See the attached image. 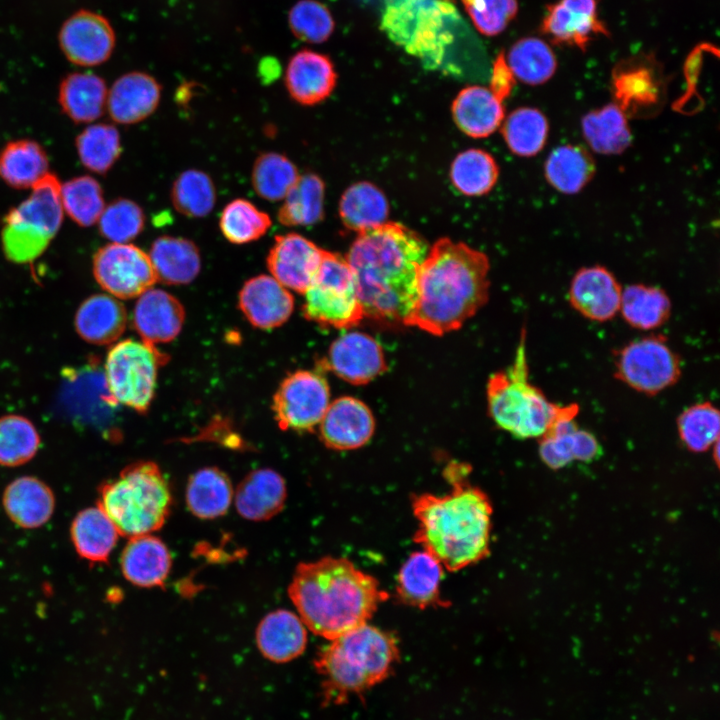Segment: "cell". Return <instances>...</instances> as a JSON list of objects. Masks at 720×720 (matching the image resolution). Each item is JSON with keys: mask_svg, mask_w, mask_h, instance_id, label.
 <instances>
[{"mask_svg": "<svg viewBox=\"0 0 720 720\" xmlns=\"http://www.w3.org/2000/svg\"><path fill=\"white\" fill-rule=\"evenodd\" d=\"M61 201L64 212L84 227L97 223L106 206L102 188L91 176H78L61 185Z\"/></svg>", "mask_w": 720, "mask_h": 720, "instance_id": "cell-52", "label": "cell"}, {"mask_svg": "<svg viewBox=\"0 0 720 720\" xmlns=\"http://www.w3.org/2000/svg\"><path fill=\"white\" fill-rule=\"evenodd\" d=\"M553 40L585 47L592 35L605 32L597 19L595 0H559L543 21Z\"/></svg>", "mask_w": 720, "mask_h": 720, "instance_id": "cell-30", "label": "cell"}, {"mask_svg": "<svg viewBox=\"0 0 720 720\" xmlns=\"http://www.w3.org/2000/svg\"><path fill=\"white\" fill-rule=\"evenodd\" d=\"M539 440L540 457L552 469L562 468L574 460L590 461L600 453L596 437L580 429L575 418L557 422Z\"/></svg>", "mask_w": 720, "mask_h": 720, "instance_id": "cell-32", "label": "cell"}, {"mask_svg": "<svg viewBox=\"0 0 720 720\" xmlns=\"http://www.w3.org/2000/svg\"><path fill=\"white\" fill-rule=\"evenodd\" d=\"M671 307V300L663 289L632 284L622 290L619 313L631 327L649 331L668 321Z\"/></svg>", "mask_w": 720, "mask_h": 720, "instance_id": "cell-39", "label": "cell"}, {"mask_svg": "<svg viewBox=\"0 0 720 720\" xmlns=\"http://www.w3.org/2000/svg\"><path fill=\"white\" fill-rule=\"evenodd\" d=\"M124 577L140 587L164 584L171 569V555L165 543L151 534L129 538L120 559Z\"/></svg>", "mask_w": 720, "mask_h": 720, "instance_id": "cell-27", "label": "cell"}, {"mask_svg": "<svg viewBox=\"0 0 720 720\" xmlns=\"http://www.w3.org/2000/svg\"><path fill=\"white\" fill-rule=\"evenodd\" d=\"M329 641L314 659L325 704L362 694L388 678L399 661L394 635L368 623Z\"/></svg>", "mask_w": 720, "mask_h": 720, "instance_id": "cell-6", "label": "cell"}, {"mask_svg": "<svg viewBox=\"0 0 720 720\" xmlns=\"http://www.w3.org/2000/svg\"><path fill=\"white\" fill-rule=\"evenodd\" d=\"M118 531L99 507L79 512L71 525V538L77 553L91 562H105L114 549Z\"/></svg>", "mask_w": 720, "mask_h": 720, "instance_id": "cell-35", "label": "cell"}, {"mask_svg": "<svg viewBox=\"0 0 720 720\" xmlns=\"http://www.w3.org/2000/svg\"><path fill=\"white\" fill-rule=\"evenodd\" d=\"M323 251L300 234L277 235L266 258L267 268L285 288L304 294L318 270Z\"/></svg>", "mask_w": 720, "mask_h": 720, "instance_id": "cell-17", "label": "cell"}, {"mask_svg": "<svg viewBox=\"0 0 720 720\" xmlns=\"http://www.w3.org/2000/svg\"><path fill=\"white\" fill-rule=\"evenodd\" d=\"M514 85V75L503 55H499L493 64L490 77V90L502 101L509 96Z\"/></svg>", "mask_w": 720, "mask_h": 720, "instance_id": "cell-57", "label": "cell"}, {"mask_svg": "<svg viewBox=\"0 0 720 720\" xmlns=\"http://www.w3.org/2000/svg\"><path fill=\"white\" fill-rule=\"evenodd\" d=\"M499 168L495 159L481 149L459 153L450 169V179L458 191L467 196H481L496 184Z\"/></svg>", "mask_w": 720, "mask_h": 720, "instance_id": "cell-45", "label": "cell"}, {"mask_svg": "<svg viewBox=\"0 0 720 720\" xmlns=\"http://www.w3.org/2000/svg\"><path fill=\"white\" fill-rule=\"evenodd\" d=\"M3 506L16 525L33 529L43 526L51 518L55 499L52 490L44 482L24 476L13 480L6 487Z\"/></svg>", "mask_w": 720, "mask_h": 720, "instance_id": "cell-29", "label": "cell"}, {"mask_svg": "<svg viewBox=\"0 0 720 720\" xmlns=\"http://www.w3.org/2000/svg\"><path fill=\"white\" fill-rule=\"evenodd\" d=\"M389 205L383 192L370 182H358L343 193L339 203L342 223L361 232L386 222Z\"/></svg>", "mask_w": 720, "mask_h": 720, "instance_id": "cell-41", "label": "cell"}, {"mask_svg": "<svg viewBox=\"0 0 720 720\" xmlns=\"http://www.w3.org/2000/svg\"><path fill=\"white\" fill-rule=\"evenodd\" d=\"M261 654L275 663L289 662L300 656L307 644V627L299 615L285 609L267 614L256 629Z\"/></svg>", "mask_w": 720, "mask_h": 720, "instance_id": "cell-25", "label": "cell"}, {"mask_svg": "<svg viewBox=\"0 0 720 720\" xmlns=\"http://www.w3.org/2000/svg\"><path fill=\"white\" fill-rule=\"evenodd\" d=\"M622 290L618 280L605 267H584L571 280L568 300L584 318L606 322L619 313Z\"/></svg>", "mask_w": 720, "mask_h": 720, "instance_id": "cell-18", "label": "cell"}, {"mask_svg": "<svg viewBox=\"0 0 720 720\" xmlns=\"http://www.w3.org/2000/svg\"><path fill=\"white\" fill-rule=\"evenodd\" d=\"M375 420L361 400L344 396L329 404L320 424L323 443L335 450H352L364 446L372 437Z\"/></svg>", "mask_w": 720, "mask_h": 720, "instance_id": "cell-19", "label": "cell"}, {"mask_svg": "<svg viewBox=\"0 0 720 720\" xmlns=\"http://www.w3.org/2000/svg\"><path fill=\"white\" fill-rule=\"evenodd\" d=\"M336 81L337 74L330 59L311 50L297 52L285 72V86L290 97L306 106L324 101Z\"/></svg>", "mask_w": 720, "mask_h": 720, "instance_id": "cell-22", "label": "cell"}, {"mask_svg": "<svg viewBox=\"0 0 720 720\" xmlns=\"http://www.w3.org/2000/svg\"><path fill=\"white\" fill-rule=\"evenodd\" d=\"M681 441L693 452H704L719 440L720 414L710 402L689 406L677 418Z\"/></svg>", "mask_w": 720, "mask_h": 720, "instance_id": "cell-53", "label": "cell"}, {"mask_svg": "<svg viewBox=\"0 0 720 720\" xmlns=\"http://www.w3.org/2000/svg\"><path fill=\"white\" fill-rule=\"evenodd\" d=\"M100 233L111 243H129L143 230L145 215L130 199H116L105 206L98 220Z\"/></svg>", "mask_w": 720, "mask_h": 720, "instance_id": "cell-54", "label": "cell"}, {"mask_svg": "<svg viewBox=\"0 0 720 720\" xmlns=\"http://www.w3.org/2000/svg\"><path fill=\"white\" fill-rule=\"evenodd\" d=\"M548 131L545 115L532 107L514 110L502 127V135L509 149L523 157L534 156L543 149Z\"/></svg>", "mask_w": 720, "mask_h": 720, "instance_id": "cell-44", "label": "cell"}, {"mask_svg": "<svg viewBox=\"0 0 720 720\" xmlns=\"http://www.w3.org/2000/svg\"><path fill=\"white\" fill-rule=\"evenodd\" d=\"M525 338L523 329L513 363L489 377L488 411L494 423L514 437L539 439L557 422L576 418L579 406L553 403L530 382Z\"/></svg>", "mask_w": 720, "mask_h": 720, "instance_id": "cell-7", "label": "cell"}, {"mask_svg": "<svg viewBox=\"0 0 720 720\" xmlns=\"http://www.w3.org/2000/svg\"><path fill=\"white\" fill-rule=\"evenodd\" d=\"M427 242L406 226L385 222L358 233L345 256L364 317L404 324L417 298L419 268Z\"/></svg>", "mask_w": 720, "mask_h": 720, "instance_id": "cell-1", "label": "cell"}, {"mask_svg": "<svg viewBox=\"0 0 720 720\" xmlns=\"http://www.w3.org/2000/svg\"><path fill=\"white\" fill-rule=\"evenodd\" d=\"M48 167L45 150L30 139L9 142L0 152V177L17 189L32 188L49 173Z\"/></svg>", "mask_w": 720, "mask_h": 720, "instance_id": "cell-37", "label": "cell"}, {"mask_svg": "<svg viewBox=\"0 0 720 720\" xmlns=\"http://www.w3.org/2000/svg\"><path fill=\"white\" fill-rule=\"evenodd\" d=\"M444 567L429 552L415 551L402 564L396 584L399 599L412 607L441 606L440 584Z\"/></svg>", "mask_w": 720, "mask_h": 720, "instance_id": "cell-24", "label": "cell"}, {"mask_svg": "<svg viewBox=\"0 0 720 720\" xmlns=\"http://www.w3.org/2000/svg\"><path fill=\"white\" fill-rule=\"evenodd\" d=\"M380 26L394 44L429 70L460 73L456 61L464 53L482 52L451 0H383Z\"/></svg>", "mask_w": 720, "mask_h": 720, "instance_id": "cell-5", "label": "cell"}, {"mask_svg": "<svg viewBox=\"0 0 720 720\" xmlns=\"http://www.w3.org/2000/svg\"><path fill=\"white\" fill-rule=\"evenodd\" d=\"M596 166L591 154L579 145L556 147L544 165L547 181L557 191L575 194L593 178Z\"/></svg>", "mask_w": 720, "mask_h": 720, "instance_id": "cell-38", "label": "cell"}, {"mask_svg": "<svg viewBox=\"0 0 720 720\" xmlns=\"http://www.w3.org/2000/svg\"><path fill=\"white\" fill-rule=\"evenodd\" d=\"M616 104L627 113L647 112L660 99L659 82L645 65L631 64L617 69L613 77Z\"/></svg>", "mask_w": 720, "mask_h": 720, "instance_id": "cell-43", "label": "cell"}, {"mask_svg": "<svg viewBox=\"0 0 720 720\" xmlns=\"http://www.w3.org/2000/svg\"><path fill=\"white\" fill-rule=\"evenodd\" d=\"M60 47L66 58L79 66H96L111 56L115 47V33L102 15L79 10L62 25Z\"/></svg>", "mask_w": 720, "mask_h": 720, "instance_id": "cell-15", "label": "cell"}, {"mask_svg": "<svg viewBox=\"0 0 720 720\" xmlns=\"http://www.w3.org/2000/svg\"><path fill=\"white\" fill-rule=\"evenodd\" d=\"M288 595L305 626L328 640L368 623L388 598L373 576L331 556L300 563Z\"/></svg>", "mask_w": 720, "mask_h": 720, "instance_id": "cell-4", "label": "cell"}, {"mask_svg": "<svg viewBox=\"0 0 720 720\" xmlns=\"http://www.w3.org/2000/svg\"><path fill=\"white\" fill-rule=\"evenodd\" d=\"M330 404V389L320 371L297 370L280 383L272 410L282 430L311 432Z\"/></svg>", "mask_w": 720, "mask_h": 720, "instance_id": "cell-13", "label": "cell"}, {"mask_svg": "<svg viewBox=\"0 0 720 720\" xmlns=\"http://www.w3.org/2000/svg\"><path fill=\"white\" fill-rule=\"evenodd\" d=\"M452 115L463 133L472 138H484L501 125L505 110L502 100L489 88L469 86L454 99Z\"/></svg>", "mask_w": 720, "mask_h": 720, "instance_id": "cell-31", "label": "cell"}, {"mask_svg": "<svg viewBox=\"0 0 720 720\" xmlns=\"http://www.w3.org/2000/svg\"><path fill=\"white\" fill-rule=\"evenodd\" d=\"M271 225V218L266 212L243 198L230 201L219 219V227L225 239L237 245L260 239Z\"/></svg>", "mask_w": 720, "mask_h": 720, "instance_id": "cell-48", "label": "cell"}, {"mask_svg": "<svg viewBox=\"0 0 720 720\" xmlns=\"http://www.w3.org/2000/svg\"><path fill=\"white\" fill-rule=\"evenodd\" d=\"M148 255L157 280L164 284H187L200 272L199 249L186 238L160 236L152 243Z\"/></svg>", "mask_w": 720, "mask_h": 720, "instance_id": "cell-33", "label": "cell"}, {"mask_svg": "<svg viewBox=\"0 0 720 720\" xmlns=\"http://www.w3.org/2000/svg\"><path fill=\"white\" fill-rule=\"evenodd\" d=\"M40 436L26 417L9 414L0 417V465L16 467L30 461L40 446Z\"/></svg>", "mask_w": 720, "mask_h": 720, "instance_id": "cell-51", "label": "cell"}, {"mask_svg": "<svg viewBox=\"0 0 720 720\" xmlns=\"http://www.w3.org/2000/svg\"><path fill=\"white\" fill-rule=\"evenodd\" d=\"M506 62L514 77L530 85L546 82L556 70V59L552 50L537 38L516 42L511 47Z\"/></svg>", "mask_w": 720, "mask_h": 720, "instance_id": "cell-49", "label": "cell"}, {"mask_svg": "<svg viewBox=\"0 0 720 720\" xmlns=\"http://www.w3.org/2000/svg\"><path fill=\"white\" fill-rule=\"evenodd\" d=\"M167 357L155 345L125 339L109 350L104 364V384L115 404L145 413L153 400L157 373Z\"/></svg>", "mask_w": 720, "mask_h": 720, "instance_id": "cell-11", "label": "cell"}, {"mask_svg": "<svg viewBox=\"0 0 720 720\" xmlns=\"http://www.w3.org/2000/svg\"><path fill=\"white\" fill-rule=\"evenodd\" d=\"M295 164L277 152L260 154L252 167L251 182L255 193L270 202L284 199L299 178Z\"/></svg>", "mask_w": 720, "mask_h": 720, "instance_id": "cell-46", "label": "cell"}, {"mask_svg": "<svg viewBox=\"0 0 720 720\" xmlns=\"http://www.w3.org/2000/svg\"><path fill=\"white\" fill-rule=\"evenodd\" d=\"M325 185L314 173L300 175L282 200L278 221L287 227L310 226L324 216Z\"/></svg>", "mask_w": 720, "mask_h": 720, "instance_id": "cell-42", "label": "cell"}, {"mask_svg": "<svg viewBox=\"0 0 720 720\" xmlns=\"http://www.w3.org/2000/svg\"><path fill=\"white\" fill-rule=\"evenodd\" d=\"M105 81L93 73L76 72L61 82L58 101L63 112L76 123H90L101 117L107 104Z\"/></svg>", "mask_w": 720, "mask_h": 720, "instance_id": "cell-34", "label": "cell"}, {"mask_svg": "<svg viewBox=\"0 0 720 720\" xmlns=\"http://www.w3.org/2000/svg\"><path fill=\"white\" fill-rule=\"evenodd\" d=\"M97 283L117 299L139 297L157 281L148 253L130 243H109L93 258Z\"/></svg>", "mask_w": 720, "mask_h": 720, "instance_id": "cell-14", "label": "cell"}, {"mask_svg": "<svg viewBox=\"0 0 720 720\" xmlns=\"http://www.w3.org/2000/svg\"><path fill=\"white\" fill-rule=\"evenodd\" d=\"M287 496L282 476L272 469H258L247 474L235 492V506L245 519L264 521L278 514Z\"/></svg>", "mask_w": 720, "mask_h": 720, "instance_id": "cell-26", "label": "cell"}, {"mask_svg": "<svg viewBox=\"0 0 720 720\" xmlns=\"http://www.w3.org/2000/svg\"><path fill=\"white\" fill-rule=\"evenodd\" d=\"M185 312L172 294L150 288L142 293L133 310V324L141 340L155 345L172 341L180 333Z\"/></svg>", "mask_w": 720, "mask_h": 720, "instance_id": "cell-21", "label": "cell"}, {"mask_svg": "<svg viewBox=\"0 0 720 720\" xmlns=\"http://www.w3.org/2000/svg\"><path fill=\"white\" fill-rule=\"evenodd\" d=\"M75 329L86 342L95 345L114 343L124 332L127 312L123 304L109 294H95L79 306Z\"/></svg>", "mask_w": 720, "mask_h": 720, "instance_id": "cell-28", "label": "cell"}, {"mask_svg": "<svg viewBox=\"0 0 720 720\" xmlns=\"http://www.w3.org/2000/svg\"><path fill=\"white\" fill-rule=\"evenodd\" d=\"M98 506L120 535L132 538L151 534L164 525L171 512L172 493L159 466L141 461L103 484Z\"/></svg>", "mask_w": 720, "mask_h": 720, "instance_id": "cell-8", "label": "cell"}, {"mask_svg": "<svg viewBox=\"0 0 720 720\" xmlns=\"http://www.w3.org/2000/svg\"><path fill=\"white\" fill-rule=\"evenodd\" d=\"M445 474L450 492L413 497L418 521L414 540L445 569L458 571L489 554L492 505L481 489L466 481L464 465L449 464Z\"/></svg>", "mask_w": 720, "mask_h": 720, "instance_id": "cell-3", "label": "cell"}, {"mask_svg": "<svg viewBox=\"0 0 720 720\" xmlns=\"http://www.w3.org/2000/svg\"><path fill=\"white\" fill-rule=\"evenodd\" d=\"M161 86L154 77L143 72H130L119 77L108 91L106 108L110 117L120 124H135L149 117L158 107Z\"/></svg>", "mask_w": 720, "mask_h": 720, "instance_id": "cell-23", "label": "cell"}, {"mask_svg": "<svg viewBox=\"0 0 720 720\" xmlns=\"http://www.w3.org/2000/svg\"><path fill=\"white\" fill-rule=\"evenodd\" d=\"M174 208L189 218L207 216L216 202V189L211 177L197 169L183 171L171 187Z\"/></svg>", "mask_w": 720, "mask_h": 720, "instance_id": "cell-47", "label": "cell"}, {"mask_svg": "<svg viewBox=\"0 0 720 720\" xmlns=\"http://www.w3.org/2000/svg\"><path fill=\"white\" fill-rule=\"evenodd\" d=\"M289 26L301 41L322 43L334 30V20L325 5L316 0H300L289 12Z\"/></svg>", "mask_w": 720, "mask_h": 720, "instance_id": "cell-55", "label": "cell"}, {"mask_svg": "<svg viewBox=\"0 0 720 720\" xmlns=\"http://www.w3.org/2000/svg\"><path fill=\"white\" fill-rule=\"evenodd\" d=\"M474 26L482 34L501 33L517 12L516 0H462Z\"/></svg>", "mask_w": 720, "mask_h": 720, "instance_id": "cell-56", "label": "cell"}, {"mask_svg": "<svg viewBox=\"0 0 720 720\" xmlns=\"http://www.w3.org/2000/svg\"><path fill=\"white\" fill-rule=\"evenodd\" d=\"M614 370L619 381L653 396L678 382L682 366L666 337L656 334L632 340L616 350Z\"/></svg>", "mask_w": 720, "mask_h": 720, "instance_id": "cell-12", "label": "cell"}, {"mask_svg": "<svg viewBox=\"0 0 720 720\" xmlns=\"http://www.w3.org/2000/svg\"><path fill=\"white\" fill-rule=\"evenodd\" d=\"M304 295V317L323 327L348 329L364 318L352 270L345 256L339 253L323 251L318 270Z\"/></svg>", "mask_w": 720, "mask_h": 720, "instance_id": "cell-10", "label": "cell"}, {"mask_svg": "<svg viewBox=\"0 0 720 720\" xmlns=\"http://www.w3.org/2000/svg\"><path fill=\"white\" fill-rule=\"evenodd\" d=\"M76 148L81 163L87 169L104 174L120 156V134L113 125L92 124L78 135Z\"/></svg>", "mask_w": 720, "mask_h": 720, "instance_id": "cell-50", "label": "cell"}, {"mask_svg": "<svg viewBox=\"0 0 720 720\" xmlns=\"http://www.w3.org/2000/svg\"><path fill=\"white\" fill-rule=\"evenodd\" d=\"M233 488L229 477L216 467H205L191 475L186 487L189 510L201 519L224 515L231 504Z\"/></svg>", "mask_w": 720, "mask_h": 720, "instance_id": "cell-36", "label": "cell"}, {"mask_svg": "<svg viewBox=\"0 0 720 720\" xmlns=\"http://www.w3.org/2000/svg\"><path fill=\"white\" fill-rule=\"evenodd\" d=\"M489 268L483 252L437 240L419 268L416 302L404 325L438 336L459 329L488 300Z\"/></svg>", "mask_w": 720, "mask_h": 720, "instance_id": "cell-2", "label": "cell"}, {"mask_svg": "<svg viewBox=\"0 0 720 720\" xmlns=\"http://www.w3.org/2000/svg\"><path fill=\"white\" fill-rule=\"evenodd\" d=\"M321 366L353 385L367 384L387 368L383 349L377 340L356 331L334 340Z\"/></svg>", "mask_w": 720, "mask_h": 720, "instance_id": "cell-16", "label": "cell"}, {"mask_svg": "<svg viewBox=\"0 0 720 720\" xmlns=\"http://www.w3.org/2000/svg\"><path fill=\"white\" fill-rule=\"evenodd\" d=\"M581 125L584 138L597 153L619 154L631 144L626 114L616 103L587 113Z\"/></svg>", "mask_w": 720, "mask_h": 720, "instance_id": "cell-40", "label": "cell"}, {"mask_svg": "<svg viewBox=\"0 0 720 720\" xmlns=\"http://www.w3.org/2000/svg\"><path fill=\"white\" fill-rule=\"evenodd\" d=\"M64 216L61 183L46 174L31 194L5 217L1 244L5 257L28 264L41 256L59 231Z\"/></svg>", "mask_w": 720, "mask_h": 720, "instance_id": "cell-9", "label": "cell"}, {"mask_svg": "<svg viewBox=\"0 0 720 720\" xmlns=\"http://www.w3.org/2000/svg\"><path fill=\"white\" fill-rule=\"evenodd\" d=\"M238 304L254 327L270 330L289 319L294 300L290 291L272 276L258 275L244 283Z\"/></svg>", "mask_w": 720, "mask_h": 720, "instance_id": "cell-20", "label": "cell"}]
</instances>
